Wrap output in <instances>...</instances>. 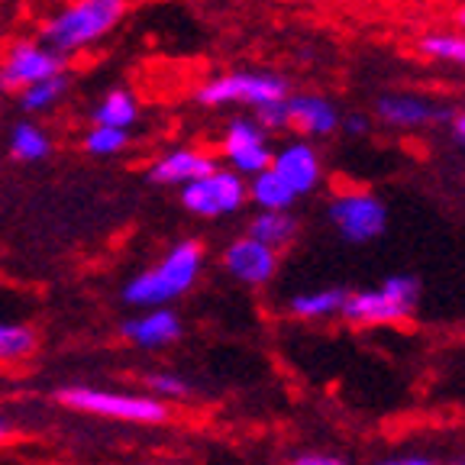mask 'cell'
Masks as SVG:
<instances>
[{
  "instance_id": "3957f363",
  "label": "cell",
  "mask_w": 465,
  "mask_h": 465,
  "mask_svg": "<svg viewBox=\"0 0 465 465\" xmlns=\"http://www.w3.org/2000/svg\"><path fill=\"white\" fill-rule=\"evenodd\" d=\"M126 0H74L72 7L55 14L43 26V43L55 55H72L84 45L107 36L116 23L124 20Z\"/></svg>"
},
{
  "instance_id": "7c38bea8",
  "label": "cell",
  "mask_w": 465,
  "mask_h": 465,
  "mask_svg": "<svg viewBox=\"0 0 465 465\" xmlns=\"http://www.w3.org/2000/svg\"><path fill=\"white\" fill-rule=\"evenodd\" d=\"M272 172L288 184L294 194H311L320 184V159L307 143H291L278 149L272 159Z\"/></svg>"
},
{
  "instance_id": "484cf974",
  "label": "cell",
  "mask_w": 465,
  "mask_h": 465,
  "mask_svg": "<svg viewBox=\"0 0 465 465\" xmlns=\"http://www.w3.org/2000/svg\"><path fill=\"white\" fill-rule=\"evenodd\" d=\"M288 465H349V462L342 456H336V452L304 450V452H298V456H291Z\"/></svg>"
},
{
  "instance_id": "ffe728a7",
  "label": "cell",
  "mask_w": 465,
  "mask_h": 465,
  "mask_svg": "<svg viewBox=\"0 0 465 465\" xmlns=\"http://www.w3.org/2000/svg\"><path fill=\"white\" fill-rule=\"evenodd\" d=\"M139 107L136 97L130 91H110L101 104L94 107V126H114V130H126L136 124Z\"/></svg>"
},
{
  "instance_id": "4dcf8cb0",
  "label": "cell",
  "mask_w": 465,
  "mask_h": 465,
  "mask_svg": "<svg viewBox=\"0 0 465 465\" xmlns=\"http://www.w3.org/2000/svg\"><path fill=\"white\" fill-rule=\"evenodd\" d=\"M456 136H459V139H465V114H462V116H456Z\"/></svg>"
},
{
  "instance_id": "603a6c76",
  "label": "cell",
  "mask_w": 465,
  "mask_h": 465,
  "mask_svg": "<svg viewBox=\"0 0 465 465\" xmlns=\"http://www.w3.org/2000/svg\"><path fill=\"white\" fill-rule=\"evenodd\" d=\"M65 91H68V78L65 74H55V78L36 81V84H29L26 91H20V104L26 114H39V110H49Z\"/></svg>"
},
{
  "instance_id": "1f68e13d",
  "label": "cell",
  "mask_w": 465,
  "mask_h": 465,
  "mask_svg": "<svg viewBox=\"0 0 465 465\" xmlns=\"http://www.w3.org/2000/svg\"><path fill=\"white\" fill-rule=\"evenodd\" d=\"M456 23H459V26H465V7H462V10H459V14H456Z\"/></svg>"
},
{
  "instance_id": "9c48e42d",
  "label": "cell",
  "mask_w": 465,
  "mask_h": 465,
  "mask_svg": "<svg viewBox=\"0 0 465 465\" xmlns=\"http://www.w3.org/2000/svg\"><path fill=\"white\" fill-rule=\"evenodd\" d=\"M223 269L232 282L246 284V288H265L278 272V252L246 232L223 249Z\"/></svg>"
},
{
  "instance_id": "8992f818",
  "label": "cell",
  "mask_w": 465,
  "mask_h": 465,
  "mask_svg": "<svg viewBox=\"0 0 465 465\" xmlns=\"http://www.w3.org/2000/svg\"><path fill=\"white\" fill-rule=\"evenodd\" d=\"M330 223L346 242L362 246V242L378 240L385 232L388 211L369 191H346V194H336L330 201Z\"/></svg>"
},
{
  "instance_id": "7a4b0ae2",
  "label": "cell",
  "mask_w": 465,
  "mask_h": 465,
  "mask_svg": "<svg viewBox=\"0 0 465 465\" xmlns=\"http://www.w3.org/2000/svg\"><path fill=\"white\" fill-rule=\"evenodd\" d=\"M55 401L65 411L87 417H101L114 423H136V427H159L172 420V404L145 391H116L97 385H65L55 391Z\"/></svg>"
},
{
  "instance_id": "5bb4252c",
  "label": "cell",
  "mask_w": 465,
  "mask_h": 465,
  "mask_svg": "<svg viewBox=\"0 0 465 465\" xmlns=\"http://www.w3.org/2000/svg\"><path fill=\"white\" fill-rule=\"evenodd\" d=\"M375 114L391 126H427V124H440V120H450V110L446 107H433L430 101L417 94H385L378 97Z\"/></svg>"
},
{
  "instance_id": "d4e9b609",
  "label": "cell",
  "mask_w": 465,
  "mask_h": 465,
  "mask_svg": "<svg viewBox=\"0 0 465 465\" xmlns=\"http://www.w3.org/2000/svg\"><path fill=\"white\" fill-rule=\"evenodd\" d=\"M420 52L433 58H446V62H459L465 65V36H450V33H433V36L420 39Z\"/></svg>"
},
{
  "instance_id": "7402d4cb",
  "label": "cell",
  "mask_w": 465,
  "mask_h": 465,
  "mask_svg": "<svg viewBox=\"0 0 465 465\" xmlns=\"http://www.w3.org/2000/svg\"><path fill=\"white\" fill-rule=\"evenodd\" d=\"M143 385H145V394H153V398L165 401H184L194 394V385H191L188 378L178 375V371H168V369H155V371H145L143 375Z\"/></svg>"
},
{
  "instance_id": "83f0119b",
  "label": "cell",
  "mask_w": 465,
  "mask_h": 465,
  "mask_svg": "<svg viewBox=\"0 0 465 465\" xmlns=\"http://www.w3.org/2000/svg\"><path fill=\"white\" fill-rule=\"evenodd\" d=\"M375 465H440V462H433L430 456H388V459H378Z\"/></svg>"
},
{
  "instance_id": "277c9868",
  "label": "cell",
  "mask_w": 465,
  "mask_h": 465,
  "mask_svg": "<svg viewBox=\"0 0 465 465\" xmlns=\"http://www.w3.org/2000/svg\"><path fill=\"white\" fill-rule=\"evenodd\" d=\"M420 304V282L414 275H388L378 288L352 291L342 304V320L352 327H398Z\"/></svg>"
},
{
  "instance_id": "44dd1931",
  "label": "cell",
  "mask_w": 465,
  "mask_h": 465,
  "mask_svg": "<svg viewBox=\"0 0 465 465\" xmlns=\"http://www.w3.org/2000/svg\"><path fill=\"white\" fill-rule=\"evenodd\" d=\"M52 153V143L39 126L33 124H16L10 133V155L16 162H43Z\"/></svg>"
},
{
  "instance_id": "e0dca14e",
  "label": "cell",
  "mask_w": 465,
  "mask_h": 465,
  "mask_svg": "<svg viewBox=\"0 0 465 465\" xmlns=\"http://www.w3.org/2000/svg\"><path fill=\"white\" fill-rule=\"evenodd\" d=\"M249 236L265 242L269 249H284L298 236V220L291 217V211H259L249 223Z\"/></svg>"
},
{
  "instance_id": "5b68a950",
  "label": "cell",
  "mask_w": 465,
  "mask_h": 465,
  "mask_svg": "<svg viewBox=\"0 0 465 465\" xmlns=\"http://www.w3.org/2000/svg\"><path fill=\"white\" fill-rule=\"evenodd\" d=\"M246 201H249V184L232 168H217L207 178H197V182L182 188V207L203 220L230 217V213L242 211Z\"/></svg>"
},
{
  "instance_id": "ba28073f",
  "label": "cell",
  "mask_w": 465,
  "mask_h": 465,
  "mask_svg": "<svg viewBox=\"0 0 465 465\" xmlns=\"http://www.w3.org/2000/svg\"><path fill=\"white\" fill-rule=\"evenodd\" d=\"M62 74V55L39 43H14L0 68V87L4 91H26L29 84Z\"/></svg>"
},
{
  "instance_id": "d6986e66",
  "label": "cell",
  "mask_w": 465,
  "mask_h": 465,
  "mask_svg": "<svg viewBox=\"0 0 465 465\" xmlns=\"http://www.w3.org/2000/svg\"><path fill=\"white\" fill-rule=\"evenodd\" d=\"M249 201L259 203V211H291V203L298 201V194L269 168V172L255 174L249 182Z\"/></svg>"
},
{
  "instance_id": "8fae6325",
  "label": "cell",
  "mask_w": 465,
  "mask_h": 465,
  "mask_svg": "<svg viewBox=\"0 0 465 465\" xmlns=\"http://www.w3.org/2000/svg\"><path fill=\"white\" fill-rule=\"evenodd\" d=\"M120 333H124L126 342H133L143 352H162V349L182 340L184 323L172 307H153V311H139L130 320H124Z\"/></svg>"
},
{
  "instance_id": "cb8c5ba5",
  "label": "cell",
  "mask_w": 465,
  "mask_h": 465,
  "mask_svg": "<svg viewBox=\"0 0 465 465\" xmlns=\"http://www.w3.org/2000/svg\"><path fill=\"white\" fill-rule=\"evenodd\" d=\"M126 143H130V133L114 126H91L84 136V149L91 155H116Z\"/></svg>"
},
{
  "instance_id": "52a82bcc",
  "label": "cell",
  "mask_w": 465,
  "mask_h": 465,
  "mask_svg": "<svg viewBox=\"0 0 465 465\" xmlns=\"http://www.w3.org/2000/svg\"><path fill=\"white\" fill-rule=\"evenodd\" d=\"M288 94V84L275 74H223V78H213L197 91V101L220 107V104H252L255 110L265 107V104L284 101Z\"/></svg>"
},
{
  "instance_id": "30bf717a",
  "label": "cell",
  "mask_w": 465,
  "mask_h": 465,
  "mask_svg": "<svg viewBox=\"0 0 465 465\" xmlns=\"http://www.w3.org/2000/svg\"><path fill=\"white\" fill-rule=\"evenodd\" d=\"M223 155H226V162H230L232 172L249 174V178L269 172L272 159H275V153H272L269 143H265L262 126L249 124V120L230 124V130H226V136H223Z\"/></svg>"
},
{
  "instance_id": "d6a6232c",
  "label": "cell",
  "mask_w": 465,
  "mask_h": 465,
  "mask_svg": "<svg viewBox=\"0 0 465 465\" xmlns=\"http://www.w3.org/2000/svg\"><path fill=\"white\" fill-rule=\"evenodd\" d=\"M446 465H465V462H462V459H456V462H446Z\"/></svg>"
},
{
  "instance_id": "f546056e",
  "label": "cell",
  "mask_w": 465,
  "mask_h": 465,
  "mask_svg": "<svg viewBox=\"0 0 465 465\" xmlns=\"http://www.w3.org/2000/svg\"><path fill=\"white\" fill-rule=\"evenodd\" d=\"M14 440V423L7 417H0V446H7Z\"/></svg>"
},
{
  "instance_id": "2e32d148",
  "label": "cell",
  "mask_w": 465,
  "mask_h": 465,
  "mask_svg": "<svg viewBox=\"0 0 465 465\" xmlns=\"http://www.w3.org/2000/svg\"><path fill=\"white\" fill-rule=\"evenodd\" d=\"M342 304H346V291L342 288H317V291H301L288 301V313L304 323H320V320L342 317Z\"/></svg>"
},
{
  "instance_id": "f1b7e54d",
  "label": "cell",
  "mask_w": 465,
  "mask_h": 465,
  "mask_svg": "<svg viewBox=\"0 0 465 465\" xmlns=\"http://www.w3.org/2000/svg\"><path fill=\"white\" fill-rule=\"evenodd\" d=\"M365 130H369V120H365V116H359V114L346 116V133L359 136V133H365Z\"/></svg>"
},
{
  "instance_id": "6da1fadb",
  "label": "cell",
  "mask_w": 465,
  "mask_h": 465,
  "mask_svg": "<svg viewBox=\"0 0 465 465\" xmlns=\"http://www.w3.org/2000/svg\"><path fill=\"white\" fill-rule=\"evenodd\" d=\"M203 272V246L197 240L174 242L155 265L133 275L124 288V301L139 311L153 307H168L172 301L184 298L197 284Z\"/></svg>"
},
{
  "instance_id": "ac0fdd59",
  "label": "cell",
  "mask_w": 465,
  "mask_h": 465,
  "mask_svg": "<svg viewBox=\"0 0 465 465\" xmlns=\"http://www.w3.org/2000/svg\"><path fill=\"white\" fill-rule=\"evenodd\" d=\"M36 330L16 320H0V365H20L36 352Z\"/></svg>"
},
{
  "instance_id": "4316f807",
  "label": "cell",
  "mask_w": 465,
  "mask_h": 465,
  "mask_svg": "<svg viewBox=\"0 0 465 465\" xmlns=\"http://www.w3.org/2000/svg\"><path fill=\"white\" fill-rule=\"evenodd\" d=\"M259 124L269 126V130H278V126L288 124V107H284V101H275V104H265V107H259Z\"/></svg>"
},
{
  "instance_id": "9a60e30c",
  "label": "cell",
  "mask_w": 465,
  "mask_h": 465,
  "mask_svg": "<svg viewBox=\"0 0 465 465\" xmlns=\"http://www.w3.org/2000/svg\"><path fill=\"white\" fill-rule=\"evenodd\" d=\"M284 107H288V124L301 133H311V136H327V133H333L340 126V116L323 97L298 94L284 101Z\"/></svg>"
},
{
  "instance_id": "4fadbf2b",
  "label": "cell",
  "mask_w": 465,
  "mask_h": 465,
  "mask_svg": "<svg viewBox=\"0 0 465 465\" xmlns=\"http://www.w3.org/2000/svg\"><path fill=\"white\" fill-rule=\"evenodd\" d=\"M217 168L220 165L211 159V155L197 153V149H174V153H168L153 162V168H149V182L178 184V188H184V184L197 182V178L213 174Z\"/></svg>"
}]
</instances>
